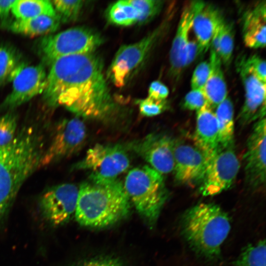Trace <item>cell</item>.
Returning a JSON list of instances; mask_svg holds the SVG:
<instances>
[{"mask_svg": "<svg viewBox=\"0 0 266 266\" xmlns=\"http://www.w3.org/2000/svg\"><path fill=\"white\" fill-rule=\"evenodd\" d=\"M182 227L192 248L203 256L212 259L220 254L231 226L229 216L220 206L200 203L185 213Z\"/></svg>", "mask_w": 266, "mask_h": 266, "instance_id": "4", "label": "cell"}, {"mask_svg": "<svg viewBox=\"0 0 266 266\" xmlns=\"http://www.w3.org/2000/svg\"><path fill=\"white\" fill-rule=\"evenodd\" d=\"M167 18L139 41L121 47L107 71V76L118 88L124 87L169 28Z\"/></svg>", "mask_w": 266, "mask_h": 266, "instance_id": "7", "label": "cell"}, {"mask_svg": "<svg viewBox=\"0 0 266 266\" xmlns=\"http://www.w3.org/2000/svg\"><path fill=\"white\" fill-rule=\"evenodd\" d=\"M106 16L108 20L112 24L128 26L139 24L140 15L130 0H125L111 4L106 11Z\"/></svg>", "mask_w": 266, "mask_h": 266, "instance_id": "26", "label": "cell"}, {"mask_svg": "<svg viewBox=\"0 0 266 266\" xmlns=\"http://www.w3.org/2000/svg\"><path fill=\"white\" fill-rule=\"evenodd\" d=\"M42 94L49 107L64 106L85 118H105L116 107L104 77L102 61L95 52L55 61Z\"/></svg>", "mask_w": 266, "mask_h": 266, "instance_id": "1", "label": "cell"}, {"mask_svg": "<svg viewBox=\"0 0 266 266\" xmlns=\"http://www.w3.org/2000/svg\"><path fill=\"white\" fill-rule=\"evenodd\" d=\"M218 128L219 149L233 144L234 109L233 102L227 97L214 111Z\"/></svg>", "mask_w": 266, "mask_h": 266, "instance_id": "23", "label": "cell"}, {"mask_svg": "<svg viewBox=\"0 0 266 266\" xmlns=\"http://www.w3.org/2000/svg\"><path fill=\"white\" fill-rule=\"evenodd\" d=\"M240 163L234 144L219 149L210 159L200 184L204 196H213L229 189L234 182Z\"/></svg>", "mask_w": 266, "mask_h": 266, "instance_id": "9", "label": "cell"}, {"mask_svg": "<svg viewBox=\"0 0 266 266\" xmlns=\"http://www.w3.org/2000/svg\"><path fill=\"white\" fill-rule=\"evenodd\" d=\"M210 72V64L203 61L199 64L194 70L191 78L192 90H202Z\"/></svg>", "mask_w": 266, "mask_h": 266, "instance_id": "33", "label": "cell"}, {"mask_svg": "<svg viewBox=\"0 0 266 266\" xmlns=\"http://www.w3.org/2000/svg\"><path fill=\"white\" fill-rule=\"evenodd\" d=\"M17 114L9 111L0 117V147L8 145L17 133Z\"/></svg>", "mask_w": 266, "mask_h": 266, "instance_id": "30", "label": "cell"}, {"mask_svg": "<svg viewBox=\"0 0 266 266\" xmlns=\"http://www.w3.org/2000/svg\"><path fill=\"white\" fill-rule=\"evenodd\" d=\"M192 27L202 53L210 46L213 34L224 18L218 8L201 0H194Z\"/></svg>", "mask_w": 266, "mask_h": 266, "instance_id": "18", "label": "cell"}, {"mask_svg": "<svg viewBox=\"0 0 266 266\" xmlns=\"http://www.w3.org/2000/svg\"><path fill=\"white\" fill-rule=\"evenodd\" d=\"M123 185L138 213L154 225L168 197L164 175L148 165L137 166L129 171Z\"/></svg>", "mask_w": 266, "mask_h": 266, "instance_id": "5", "label": "cell"}, {"mask_svg": "<svg viewBox=\"0 0 266 266\" xmlns=\"http://www.w3.org/2000/svg\"><path fill=\"white\" fill-rule=\"evenodd\" d=\"M207 102L202 90H191L185 96L182 106L185 109L198 111Z\"/></svg>", "mask_w": 266, "mask_h": 266, "instance_id": "34", "label": "cell"}, {"mask_svg": "<svg viewBox=\"0 0 266 266\" xmlns=\"http://www.w3.org/2000/svg\"><path fill=\"white\" fill-rule=\"evenodd\" d=\"M25 64L17 48L9 44L0 45V85L11 81Z\"/></svg>", "mask_w": 266, "mask_h": 266, "instance_id": "25", "label": "cell"}, {"mask_svg": "<svg viewBox=\"0 0 266 266\" xmlns=\"http://www.w3.org/2000/svg\"><path fill=\"white\" fill-rule=\"evenodd\" d=\"M80 266H123L116 260L109 259H98L87 262Z\"/></svg>", "mask_w": 266, "mask_h": 266, "instance_id": "39", "label": "cell"}, {"mask_svg": "<svg viewBox=\"0 0 266 266\" xmlns=\"http://www.w3.org/2000/svg\"><path fill=\"white\" fill-rule=\"evenodd\" d=\"M213 109L207 102L197 111L194 144L210 159L219 150L218 128Z\"/></svg>", "mask_w": 266, "mask_h": 266, "instance_id": "19", "label": "cell"}, {"mask_svg": "<svg viewBox=\"0 0 266 266\" xmlns=\"http://www.w3.org/2000/svg\"><path fill=\"white\" fill-rule=\"evenodd\" d=\"M169 94L168 88L160 81H154L150 85L148 97L157 100H166Z\"/></svg>", "mask_w": 266, "mask_h": 266, "instance_id": "36", "label": "cell"}, {"mask_svg": "<svg viewBox=\"0 0 266 266\" xmlns=\"http://www.w3.org/2000/svg\"><path fill=\"white\" fill-rule=\"evenodd\" d=\"M102 42V38L97 32L85 27H75L41 37L36 43V49L42 64L51 66L64 56L94 52Z\"/></svg>", "mask_w": 266, "mask_h": 266, "instance_id": "6", "label": "cell"}, {"mask_svg": "<svg viewBox=\"0 0 266 266\" xmlns=\"http://www.w3.org/2000/svg\"><path fill=\"white\" fill-rule=\"evenodd\" d=\"M137 103L140 113L146 117L159 115L169 107L167 100H157L149 97L139 100Z\"/></svg>", "mask_w": 266, "mask_h": 266, "instance_id": "32", "label": "cell"}, {"mask_svg": "<svg viewBox=\"0 0 266 266\" xmlns=\"http://www.w3.org/2000/svg\"><path fill=\"white\" fill-rule=\"evenodd\" d=\"M243 41L249 48L266 46V1H261L247 10L242 18Z\"/></svg>", "mask_w": 266, "mask_h": 266, "instance_id": "20", "label": "cell"}, {"mask_svg": "<svg viewBox=\"0 0 266 266\" xmlns=\"http://www.w3.org/2000/svg\"><path fill=\"white\" fill-rule=\"evenodd\" d=\"M131 3L139 11L140 15L139 24L152 20L161 11L164 1L158 0H130Z\"/></svg>", "mask_w": 266, "mask_h": 266, "instance_id": "31", "label": "cell"}, {"mask_svg": "<svg viewBox=\"0 0 266 266\" xmlns=\"http://www.w3.org/2000/svg\"><path fill=\"white\" fill-rule=\"evenodd\" d=\"M87 137L84 123L78 117L65 119L59 123L52 141L45 150L41 166H46L77 153Z\"/></svg>", "mask_w": 266, "mask_h": 266, "instance_id": "10", "label": "cell"}, {"mask_svg": "<svg viewBox=\"0 0 266 266\" xmlns=\"http://www.w3.org/2000/svg\"><path fill=\"white\" fill-rule=\"evenodd\" d=\"M201 53H203L197 39H189L186 50V67L192 64Z\"/></svg>", "mask_w": 266, "mask_h": 266, "instance_id": "37", "label": "cell"}, {"mask_svg": "<svg viewBox=\"0 0 266 266\" xmlns=\"http://www.w3.org/2000/svg\"><path fill=\"white\" fill-rule=\"evenodd\" d=\"M246 61L256 76L263 82H266V61L260 56L254 54L245 55Z\"/></svg>", "mask_w": 266, "mask_h": 266, "instance_id": "35", "label": "cell"}, {"mask_svg": "<svg viewBox=\"0 0 266 266\" xmlns=\"http://www.w3.org/2000/svg\"><path fill=\"white\" fill-rule=\"evenodd\" d=\"M78 194V187L72 183L51 187L39 200L42 214L54 225L65 223L75 214Z\"/></svg>", "mask_w": 266, "mask_h": 266, "instance_id": "13", "label": "cell"}, {"mask_svg": "<svg viewBox=\"0 0 266 266\" xmlns=\"http://www.w3.org/2000/svg\"><path fill=\"white\" fill-rule=\"evenodd\" d=\"M61 21L57 14L44 15L25 20H15L7 27L12 32L29 37L45 36L56 31Z\"/></svg>", "mask_w": 266, "mask_h": 266, "instance_id": "22", "label": "cell"}, {"mask_svg": "<svg viewBox=\"0 0 266 266\" xmlns=\"http://www.w3.org/2000/svg\"><path fill=\"white\" fill-rule=\"evenodd\" d=\"M236 67L245 92L244 102L237 119L241 125H246L265 117L266 83L261 81L248 65L245 55L237 58Z\"/></svg>", "mask_w": 266, "mask_h": 266, "instance_id": "12", "label": "cell"}, {"mask_svg": "<svg viewBox=\"0 0 266 266\" xmlns=\"http://www.w3.org/2000/svg\"><path fill=\"white\" fill-rule=\"evenodd\" d=\"M234 47V34L231 23L225 19L220 26L218 55L222 64L228 66L231 63Z\"/></svg>", "mask_w": 266, "mask_h": 266, "instance_id": "28", "label": "cell"}, {"mask_svg": "<svg viewBox=\"0 0 266 266\" xmlns=\"http://www.w3.org/2000/svg\"><path fill=\"white\" fill-rule=\"evenodd\" d=\"M15 1V0H0V20L3 23H5V25H7L10 11Z\"/></svg>", "mask_w": 266, "mask_h": 266, "instance_id": "38", "label": "cell"}, {"mask_svg": "<svg viewBox=\"0 0 266 266\" xmlns=\"http://www.w3.org/2000/svg\"><path fill=\"white\" fill-rule=\"evenodd\" d=\"M45 150L42 135L33 126L23 127L11 142L0 147V217L26 179L41 166Z\"/></svg>", "mask_w": 266, "mask_h": 266, "instance_id": "2", "label": "cell"}, {"mask_svg": "<svg viewBox=\"0 0 266 266\" xmlns=\"http://www.w3.org/2000/svg\"><path fill=\"white\" fill-rule=\"evenodd\" d=\"M266 118L255 123L247 140L243 157L245 181L253 189H258L266 183Z\"/></svg>", "mask_w": 266, "mask_h": 266, "instance_id": "14", "label": "cell"}, {"mask_svg": "<svg viewBox=\"0 0 266 266\" xmlns=\"http://www.w3.org/2000/svg\"><path fill=\"white\" fill-rule=\"evenodd\" d=\"M47 76L43 64H24L11 79V91L1 103L0 109L12 110L42 94L46 86Z\"/></svg>", "mask_w": 266, "mask_h": 266, "instance_id": "11", "label": "cell"}, {"mask_svg": "<svg viewBox=\"0 0 266 266\" xmlns=\"http://www.w3.org/2000/svg\"><path fill=\"white\" fill-rule=\"evenodd\" d=\"M210 72L201 90L208 103L214 109L228 97L227 87L222 70V62L219 56L211 48Z\"/></svg>", "mask_w": 266, "mask_h": 266, "instance_id": "21", "label": "cell"}, {"mask_svg": "<svg viewBox=\"0 0 266 266\" xmlns=\"http://www.w3.org/2000/svg\"><path fill=\"white\" fill-rule=\"evenodd\" d=\"M11 11L19 20L57 14L51 1L47 0H15Z\"/></svg>", "mask_w": 266, "mask_h": 266, "instance_id": "24", "label": "cell"}, {"mask_svg": "<svg viewBox=\"0 0 266 266\" xmlns=\"http://www.w3.org/2000/svg\"><path fill=\"white\" fill-rule=\"evenodd\" d=\"M175 140L165 134L151 133L129 147L150 167L164 175L173 171Z\"/></svg>", "mask_w": 266, "mask_h": 266, "instance_id": "15", "label": "cell"}, {"mask_svg": "<svg viewBox=\"0 0 266 266\" xmlns=\"http://www.w3.org/2000/svg\"><path fill=\"white\" fill-rule=\"evenodd\" d=\"M236 266H266L265 240L245 247L235 262Z\"/></svg>", "mask_w": 266, "mask_h": 266, "instance_id": "27", "label": "cell"}, {"mask_svg": "<svg viewBox=\"0 0 266 266\" xmlns=\"http://www.w3.org/2000/svg\"><path fill=\"white\" fill-rule=\"evenodd\" d=\"M194 14L193 1L183 8L176 32L169 52V74L175 81H177L186 67V55L189 33L192 27Z\"/></svg>", "mask_w": 266, "mask_h": 266, "instance_id": "17", "label": "cell"}, {"mask_svg": "<svg viewBox=\"0 0 266 266\" xmlns=\"http://www.w3.org/2000/svg\"><path fill=\"white\" fill-rule=\"evenodd\" d=\"M130 165L129 154L124 146L96 144L88 149L84 158L75 167L90 170L89 178L113 180L125 172Z\"/></svg>", "mask_w": 266, "mask_h": 266, "instance_id": "8", "label": "cell"}, {"mask_svg": "<svg viewBox=\"0 0 266 266\" xmlns=\"http://www.w3.org/2000/svg\"><path fill=\"white\" fill-rule=\"evenodd\" d=\"M173 169L175 181L190 186L200 185L209 158L195 144L175 142Z\"/></svg>", "mask_w": 266, "mask_h": 266, "instance_id": "16", "label": "cell"}, {"mask_svg": "<svg viewBox=\"0 0 266 266\" xmlns=\"http://www.w3.org/2000/svg\"><path fill=\"white\" fill-rule=\"evenodd\" d=\"M130 201L124 185L117 179L89 178L78 187L74 216L81 226L102 228L117 223L127 216Z\"/></svg>", "mask_w": 266, "mask_h": 266, "instance_id": "3", "label": "cell"}, {"mask_svg": "<svg viewBox=\"0 0 266 266\" xmlns=\"http://www.w3.org/2000/svg\"><path fill=\"white\" fill-rule=\"evenodd\" d=\"M83 0H55L51 1L61 22L67 23L75 20L84 5Z\"/></svg>", "mask_w": 266, "mask_h": 266, "instance_id": "29", "label": "cell"}]
</instances>
